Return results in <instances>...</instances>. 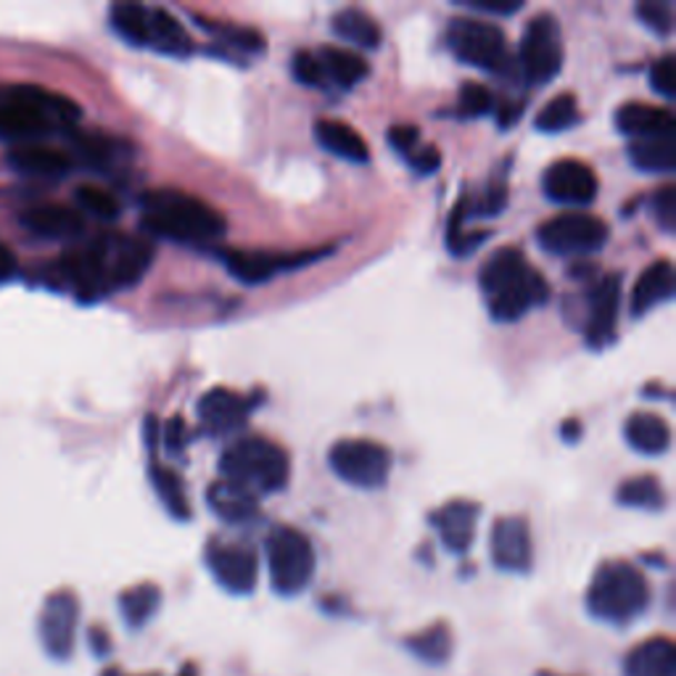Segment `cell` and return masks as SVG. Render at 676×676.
Instances as JSON below:
<instances>
[{
  "mask_svg": "<svg viewBox=\"0 0 676 676\" xmlns=\"http://www.w3.org/2000/svg\"><path fill=\"white\" fill-rule=\"evenodd\" d=\"M82 111L72 98L40 84H0V140L42 143L59 130H74Z\"/></svg>",
  "mask_w": 676,
  "mask_h": 676,
  "instance_id": "1",
  "label": "cell"
},
{
  "mask_svg": "<svg viewBox=\"0 0 676 676\" xmlns=\"http://www.w3.org/2000/svg\"><path fill=\"white\" fill-rule=\"evenodd\" d=\"M140 228L175 243H209L222 238L228 222L215 207L178 188L148 190L140 199Z\"/></svg>",
  "mask_w": 676,
  "mask_h": 676,
  "instance_id": "2",
  "label": "cell"
},
{
  "mask_svg": "<svg viewBox=\"0 0 676 676\" xmlns=\"http://www.w3.org/2000/svg\"><path fill=\"white\" fill-rule=\"evenodd\" d=\"M481 291L497 322H516L528 309L547 305L549 286L518 249H497L481 267Z\"/></svg>",
  "mask_w": 676,
  "mask_h": 676,
  "instance_id": "3",
  "label": "cell"
},
{
  "mask_svg": "<svg viewBox=\"0 0 676 676\" xmlns=\"http://www.w3.org/2000/svg\"><path fill=\"white\" fill-rule=\"evenodd\" d=\"M650 605V584L632 563L613 560L600 566L587 589V610L597 622L624 626Z\"/></svg>",
  "mask_w": 676,
  "mask_h": 676,
  "instance_id": "4",
  "label": "cell"
},
{
  "mask_svg": "<svg viewBox=\"0 0 676 676\" xmlns=\"http://www.w3.org/2000/svg\"><path fill=\"white\" fill-rule=\"evenodd\" d=\"M220 474L232 484H241L251 495H272L288 484L291 460L286 449L262 436H246L228 447L220 457Z\"/></svg>",
  "mask_w": 676,
  "mask_h": 676,
  "instance_id": "5",
  "label": "cell"
},
{
  "mask_svg": "<svg viewBox=\"0 0 676 676\" xmlns=\"http://www.w3.org/2000/svg\"><path fill=\"white\" fill-rule=\"evenodd\" d=\"M265 549L272 589L284 597L305 592L315 574V549L307 534L291 526H278L267 537Z\"/></svg>",
  "mask_w": 676,
  "mask_h": 676,
  "instance_id": "6",
  "label": "cell"
},
{
  "mask_svg": "<svg viewBox=\"0 0 676 676\" xmlns=\"http://www.w3.org/2000/svg\"><path fill=\"white\" fill-rule=\"evenodd\" d=\"M111 246H115V232H101V236L69 249L59 259V278L80 299L90 301L111 294Z\"/></svg>",
  "mask_w": 676,
  "mask_h": 676,
  "instance_id": "7",
  "label": "cell"
},
{
  "mask_svg": "<svg viewBox=\"0 0 676 676\" xmlns=\"http://www.w3.org/2000/svg\"><path fill=\"white\" fill-rule=\"evenodd\" d=\"M608 225L592 211H563L537 230L539 246L555 257H589L608 243Z\"/></svg>",
  "mask_w": 676,
  "mask_h": 676,
  "instance_id": "8",
  "label": "cell"
},
{
  "mask_svg": "<svg viewBox=\"0 0 676 676\" xmlns=\"http://www.w3.org/2000/svg\"><path fill=\"white\" fill-rule=\"evenodd\" d=\"M330 470L357 489H378L391 470V455L384 444L370 439L336 441L328 453Z\"/></svg>",
  "mask_w": 676,
  "mask_h": 676,
  "instance_id": "9",
  "label": "cell"
},
{
  "mask_svg": "<svg viewBox=\"0 0 676 676\" xmlns=\"http://www.w3.org/2000/svg\"><path fill=\"white\" fill-rule=\"evenodd\" d=\"M563 69V34L553 13H537L520 38V72L526 82L547 84Z\"/></svg>",
  "mask_w": 676,
  "mask_h": 676,
  "instance_id": "10",
  "label": "cell"
},
{
  "mask_svg": "<svg viewBox=\"0 0 676 676\" xmlns=\"http://www.w3.org/2000/svg\"><path fill=\"white\" fill-rule=\"evenodd\" d=\"M447 46L463 63H470L476 69H489L497 72L507 63V42L505 32L497 24L474 17H457L449 21Z\"/></svg>",
  "mask_w": 676,
  "mask_h": 676,
  "instance_id": "11",
  "label": "cell"
},
{
  "mask_svg": "<svg viewBox=\"0 0 676 676\" xmlns=\"http://www.w3.org/2000/svg\"><path fill=\"white\" fill-rule=\"evenodd\" d=\"M541 188L549 201L560 203L568 209H584L597 199V182L595 169L584 165L579 159H560L547 167L545 178H541Z\"/></svg>",
  "mask_w": 676,
  "mask_h": 676,
  "instance_id": "12",
  "label": "cell"
},
{
  "mask_svg": "<svg viewBox=\"0 0 676 676\" xmlns=\"http://www.w3.org/2000/svg\"><path fill=\"white\" fill-rule=\"evenodd\" d=\"M77 622H80V603L72 592H53L40 613V639L46 653L56 660H67L72 655Z\"/></svg>",
  "mask_w": 676,
  "mask_h": 676,
  "instance_id": "13",
  "label": "cell"
},
{
  "mask_svg": "<svg viewBox=\"0 0 676 676\" xmlns=\"http://www.w3.org/2000/svg\"><path fill=\"white\" fill-rule=\"evenodd\" d=\"M326 257V251H299V254H265V251H225L222 262L230 275L246 286H259L275 278L278 272L296 270L315 259Z\"/></svg>",
  "mask_w": 676,
  "mask_h": 676,
  "instance_id": "14",
  "label": "cell"
},
{
  "mask_svg": "<svg viewBox=\"0 0 676 676\" xmlns=\"http://www.w3.org/2000/svg\"><path fill=\"white\" fill-rule=\"evenodd\" d=\"M207 566L217 584L232 595H249L257 587L259 560L257 553L249 547L211 541L207 547Z\"/></svg>",
  "mask_w": 676,
  "mask_h": 676,
  "instance_id": "15",
  "label": "cell"
},
{
  "mask_svg": "<svg viewBox=\"0 0 676 676\" xmlns=\"http://www.w3.org/2000/svg\"><path fill=\"white\" fill-rule=\"evenodd\" d=\"M491 560H495L499 570H510V574H526V570H531V528H528L524 518H497L495 528H491Z\"/></svg>",
  "mask_w": 676,
  "mask_h": 676,
  "instance_id": "16",
  "label": "cell"
},
{
  "mask_svg": "<svg viewBox=\"0 0 676 676\" xmlns=\"http://www.w3.org/2000/svg\"><path fill=\"white\" fill-rule=\"evenodd\" d=\"M618 309H622V278L605 275L592 288L589 312H587V344L592 349H603L616 338Z\"/></svg>",
  "mask_w": 676,
  "mask_h": 676,
  "instance_id": "17",
  "label": "cell"
},
{
  "mask_svg": "<svg viewBox=\"0 0 676 676\" xmlns=\"http://www.w3.org/2000/svg\"><path fill=\"white\" fill-rule=\"evenodd\" d=\"M21 228L46 241H72L84 232V217L67 203H34L19 215Z\"/></svg>",
  "mask_w": 676,
  "mask_h": 676,
  "instance_id": "18",
  "label": "cell"
},
{
  "mask_svg": "<svg viewBox=\"0 0 676 676\" xmlns=\"http://www.w3.org/2000/svg\"><path fill=\"white\" fill-rule=\"evenodd\" d=\"M153 262V246L143 236H117L111 246V272L109 286L111 291L132 288L148 272Z\"/></svg>",
  "mask_w": 676,
  "mask_h": 676,
  "instance_id": "19",
  "label": "cell"
},
{
  "mask_svg": "<svg viewBox=\"0 0 676 676\" xmlns=\"http://www.w3.org/2000/svg\"><path fill=\"white\" fill-rule=\"evenodd\" d=\"M6 161H9L13 172L27 175V178H42V180L63 178V175H69L74 169V159L69 157V151H61V148L46 143L13 146Z\"/></svg>",
  "mask_w": 676,
  "mask_h": 676,
  "instance_id": "20",
  "label": "cell"
},
{
  "mask_svg": "<svg viewBox=\"0 0 676 676\" xmlns=\"http://www.w3.org/2000/svg\"><path fill=\"white\" fill-rule=\"evenodd\" d=\"M249 401L230 389H211L199 399V420L207 434L222 436L243 426Z\"/></svg>",
  "mask_w": 676,
  "mask_h": 676,
  "instance_id": "21",
  "label": "cell"
},
{
  "mask_svg": "<svg viewBox=\"0 0 676 676\" xmlns=\"http://www.w3.org/2000/svg\"><path fill=\"white\" fill-rule=\"evenodd\" d=\"M476 524H478V505L468 503V499L447 503L434 516V526L439 528L444 547L455 555L468 553L470 545H474Z\"/></svg>",
  "mask_w": 676,
  "mask_h": 676,
  "instance_id": "22",
  "label": "cell"
},
{
  "mask_svg": "<svg viewBox=\"0 0 676 676\" xmlns=\"http://www.w3.org/2000/svg\"><path fill=\"white\" fill-rule=\"evenodd\" d=\"M616 127L618 132H624L632 140H645V138H664L674 136L676 119L664 106H650V103H624L616 111Z\"/></svg>",
  "mask_w": 676,
  "mask_h": 676,
  "instance_id": "23",
  "label": "cell"
},
{
  "mask_svg": "<svg viewBox=\"0 0 676 676\" xmlns=\"http://www.w3.org/2000/svg\"><path fill=\"white\" fill-rule=\"evenodd\" d=\"M624 676H676V645L668 637L645 639L626 655Z\"/></svg>",
  "mask_w": 676,
  "mask_h": 676,
  "instance_id": "24",
  "label": "cell"
},
{
  "mask_svg": "<svg viewBox=\"0 0 676 676\" xmlns=\"http://www.w3.org/2000/svg\"><path fill=\"white\" fill-rule=\"evenodd\" d=\"M672 294H674V267L668 259H658V262H653L643 275H639L637 286H634L629 301L632 315L645 317L650 309L672 299Z\"/></svg>",
  "mask_w": 676,
  "mask_h": 676,
  "instance_id": "25",
  "label": "cell"
},
{
  "mask_svg": "<svg viewBox=\"0 0 676 676\" xmlns=\"http://www.w3.org/2000/svg\"><path fill=\"white\" fill-rule=\"evenodd\" d=\"M315 138L328 153L351 161V165H365L370 159V148L365 143V138L341 119H320L315 125Z\"/></svg>",
  "mask_w": 676,
  "mask_h": 676,
  "instance_id": "26",
  "label": "cell"
},
{
  "mask_svg": "<svg viewBox=\"0 0 676 676\" xmlns=\"http://www.w3.org/2000/svg\"><path fill=\"white\" fill-rule=\"evenodd\" d=\"M69 143H72L69 157L93 169H111L127 157V146L103 132H82L74 127L69 130Z\"/></svg>",
  "mask_w": 676,
  "mask_h": 676,
  "instance_id": "27",
  "label": "cell"
},
{
  "mask_svg": "<svg viewBox=\"0 0 676 676\" xmlns=\"http://www.w3.org/2000/svg\"><path fill=\"white\" fill-rule=\"evenodd\" d=\"M207 503L225 524H246L259 513V497L243 489L241 484H232L228 478L215 481L207 491Z\"/></svg>",
  "mask_w": 676,
  "mask_h": 676,
  "instance_id": "28",
  "label": "cell"
},
{
  "mask_svg": "<svg viewBox=\"0 0 676 676\" xmlns=\"http://www.w3.org/2000/svg\"><path fill=\"white\" fill-rule=\"evenodd\" d=\"M624 436L626 444L634 453L655 457L664 455L672 444V428L668 422L655 412H634L624 422Z\"/></svg>",
  "mask_w": 676,
  "mask_h": 676,
  "instance_id": "29",
  "label": "cell"
},
{
  "mask_svg": "<svg viewBox=\"0 0 676 676\" xmlns=\"http://www.w3.org/2000/svg\"><path fill=\"white\" fill-rule=\"evenodd\" d=\"M148 21H151L148 48H157L159 53L175 56V59H186L193 53V40L178 17H172L167 9H148Z\"/></svg>",
  "mask_w": 676,
  "mask_h": 676,
  "instance_id": "30",
  "label": "cell"
},
{
  "mask_svg": "<svg viewBox=\"0 0 676 676\" xmlns=\"http://www.w3.org/2000/svg\"><path fill=\"white\" fill-rule=\"evenodd\" d=\"M317 61H320L322 74H326V82H336L341 88H355L370 74L368 61L362 59L357 51L341 46H322L320 53H315Z\"/></svg>",
  "mask_w": 676,
  "mask_h": 676,
  "instance_id": "31",
  "label": "cell"
},
{
  "mask_svg": "<svg viewBox=\"0 0 676 676\" xmlns=\"http://www.w3.org/2000/svg\"><path fill=\"white\" fill-rule=\"evenodd\" d=\"M330 27H334L338 38L351 42L355 48H365V51H376L380 46V38H384L378 21L362 9H341L334 13Z\"/></svg>",
  "mask_w": 676,
  "mask_h": 676,
  "instance_id": "32",
  "label": "cell"
},
{
  "mask_svg": "<svg viewBox=\"0 0 676 676\" xmlns=\"http://www.w3.org/2000/svg\"><path fill=\"white\" fill-rule=\"evenodd\" d=\"M629 161L637 169H643V172H653V175L674 172L676 169L674 136L632 140Z\"/></svg>",
  "mask_w": 676,
  "mask_h": 676,
  "instance_id": "33",
  "label": "cell"
},
{
  "mask_svg": "<svg viewBox=\"0 0 676 676\" xmlns=\"http://www.w3.org/2000/svg\"><path fill=\"white\" fill-rule=\"evenodd\" d=\"M405 647L422 664L444 666L449 660V655H453V632H449L447 624L439 622L407 637Z\"/></svg>",
  "mask_w": 676,
  "mask_h": 676,
  "instance_id": "34",
  "label": "cell"
},
{
  "mask_svg": "<svg viewBox=\"0 0 676 676\" xmlns=\"http://www.w3.org/2000/svg\"><path fill=\"white\" fill-rule=\"evenodd\" d=\"M161 605V589L157 584H138V587L127 589L122 597H119V610H122V618L132 629H140L157 616Z\"/></svg>",
  "mask_w": 676,
  "mask_h": 676,
  "instance_id": "35",
  "label": "cell"
},
{
  "mask_svg": "<svg viewBox=\"0 0 676 676\" xmlns=\"http://www.w3.org/2000/svg\"><path fill=\"white\" fill-rule=\"evenodd\" d=\"M151 484L157 489V497L161 499V505L167 507V513L178 520L190 518V505L186 497V486H182V478L175 474L172 468H165L157 460L151 463Z\"/></svg>",
  "mask_w": 676,
  "mask_h": 676,
  "instance_id": "36",
  "label": "cell"
},
{
  "mask_svg": "<svg viewBox=\"0 0 676 676\" xmlns=\"http://www.w3.org/2000/svg\"><path fill=\"white\" fill-rule=\"evenodd\" d=\"M111 27L115 32L130 46H148V32H151V21H148V9L140 3H117L111 6Z\"/></svg>",
  "mask_w": 676,
  "mask_h": 676,
  "instance_id": "37",
  "label": "cell"
},
{
  "mask_svg": "<svg viewBox=\"0 0 676 676\" xmlns=\"http://www.w3.org/2000/svg\"><path fill=\"white\" fill-rule=\"evenodd\" d=\"M618 503L626 507H639V510H660L666 505L664 486L653 476L629 478L618 489Z\"/></svg>",
  "mask_w": 676,
  "mask_h": 676,
  "instance_id": "38",
  "label": "cell"
},
{
  "mask_svg": "<svg viewBox=\"0 0 676 676\" xmlns=\"http://www.w3.org/2000/svg\"><path fill=\"white\" fill-rule=\"evenodd\" d=\"M74 201L77 211H84V215L96 217L101 222H115L119 215H122V207H119L117 196L111 190L98 188V186H80L74 190Z\"/></svg>",
  "mask_w": 676,
  "mask_h": 676,
  "instance_id": "39",
  "label": "cell"
},
{
  "mask_svg": "<svg viewBox=\"0 0 676 676\" xmlns=\"http://www.w3.org/2000/svg\"><path fill=\"white\" fill-rule=\"evenodd\" d=\"M579 122V103H576L574 93H560L549 101L545 109L539 111L534 125L541 132H563L568 127H574Z\"/></svg>",
  "mask_w": 676,
  "mask_h": 676,
  "instance_id": "40",
  "label": "cell"
},
{
  "mask_svg": "<svg viewBox=\"0 0 676 676\" xmlns=\"http://www.w3.org/2000/svg\"><path fill=\"white\" fill-rule=\"evenodd\" d=\"M199 24L203 30L217 34V40L225 42V46L236 48V51L243 53H262L265 51V38L257 30H251V27H241V24H215V21H207L201 17Z\"/></svg>",
  "mask_w": 676,
  "mask_h": 676,
  "instance_id": "41",
  "label": "cell"
},
{
  "mask_svg": "<svg viewBox=\"0 0 676 676\" xmlns=\"http://www.w3.org/2000/svg\"><path fill=\"white\" fill-rule=\"evenodd\" d=\"M495 109V96L481 82H465L457 96V117L463 119H478L486 117Z\"/></svg>",
  "mask_w": 676,
  "mask_h": 676,
  "instance_id": "42",
  "label": "cell"
},
{
  "mask_svg": "<svg viewBox=\"0 0 676 676\" xmlns=\"http://www.w3.org/2000/svg\"><path fill=\"white\" fill-rule=\"evenodd\" d=\"M637 17L647 27V30H653L655 34H668L674 27L672 6L660 3V0H645V3H639Z\"/></svg>",
  "mask_w": 676,
  "mask_h": 676,
  "instance_id": "43",
  "label": "cell"
},
{
  "mask_svg": "<svg viewBox=\"0 0 676 676\" xmlns=\"http://www.w3.org/2000/svg\"><path fill=\"white\" fill-rule=\"evenodd\" d=\"M650 88L660 98H666V101H674L676 98V63L672 53L660 56L650 67Z\"/></svg>",
  "mask_w": 676,
  "mask_h": 676,
  "instance_id": "44",
  "label": "cell"
},
{
  "mask_svg": "<svg viewBox=\"0 0 676 676\" xmlns=\"http://www.w3.org/2000/svg\"><path fill=\"white\" fill-rule=\"evenodd\" d=\"M291 72L296 80L307 84V88H322V84H326V74H322L320 61H317V56L309 51H299L294 56Z\"/></svg>",
  "mask_w": 676,
  "mask_h": 676,
  "instance_id": "45",
  "label": "cell"
},
{
  "mask_svg": "<svg viewBox=\"0 0 676 676\" xmlns=\"http://www.w3.org/2000/svg\"><path fill=\"white\" fill-rule=\"evenodd\" d=\"M653 217L666 232H674V228H676V188L674 186H664L658 193H655Z\"/></svg>",
  "mask_w": 676,
  "mask_h": 676,
  "instance_id": "46",
  "label": "cell"
},
{
  "mask_svg": "<svg viewBox=\"0 0 676 676\" xmlns=\"http://www.w3.org/2000/svg\"><path fill=\"white\" fill-rule=\"evenodd\" d=\"M407 165H410L418 175H434L436 169L441 167V153L439 148L431 143H420L418 148H412L410 153H407Z\"/></svg>",
  "mask_w": 676,
  "mask_h": 676,
  "instance_id": "47",
  "label": "cell"
},
{
  "mask_svg": "<svg viewBox=\"0 0 676 676\" xmlns=\"http://www.w3.org/2000/svg\"><path fill=\"white\" fill-rule=\"evenodd\" d=\"M389 143L401 157L412 151V148L420 146V132L415 125H394L389 130Z\"/></svg>",
  "mask_w": 676,
  "mask_h": 676,
  "instance_id": "48",
  "label": "cell"
},
{
  "mask_svg": "<svg viewBox=\"0 0 676 676\" xmlns=\"http://www.w3.org/2000/svg\"><path fill=\"white\" fill-rule=\"evenodd\" d=\"M470 11H478V13H491V17H513V13H518L520 9H524V3L520 0H503V3H495V0H468Z\"/></svg>",
  "mask_w": 676,
  "mask_h": 676,
  "instance_id": "49",
  "label": "cell"
},
{
  "mask_svg": "<svg viewBox=\"0 0 676 676\" xmlns=\"http://www.w3.org/2000/svg\"><path fill=\"white\" fill-rule=\"evenodd\" d=\"M188 431H186V422H182L180 415H175L172 420H167L165 426V447L169 455H180L182 447H186Z\"/></svg>",
  "mask_w": 676,
  "mask_h": 676,
  "instance_id": "50",
  "label": "cell"
},
{
  "mask_svg": "<svg viewBox=\"0 0 676 676\" xmlns=\"http://www.w3.org/2000/svg\"><path fill=\"white\" fill-rule=\"evenodd\" d=\"M505 203H507V190L503 186H491L484 193V201L478 203V215L495 217V215H499V211L505 209Z\"/></svg>",
  "mask_w": 676,
  "mask_h": 676,
  "instance_id": "51",
  "label": "cell"
},
{
  "mask_svg": "<svg viewBox=\"0 0 676 676\" xmlns=\"http://www.w3.org/2000/svg\"><path fill=\"white\" fill-rule=\"evenodd\" d=\"M17 270H19L17 254H13L6 243H0V284H9L11 278H17Z\"/></svg>",
  "mask_w": 676,
  "mask_h": 676,
  "instance_id": "52",
  "label": "cell"
},
{
  "mask_svg": "<svg viewBox=\"0 0 676 676\" xmlns=\"http://www.w3.org/2000/svg\"><path fill=\"white\" fill-rule=\"evenodd\" d=\"M520 109H524V106H520V103H503V106H499V125L510 127L518 119Z\"/></svg>",
  "mask_w": 676,
  "mask_h": 676,
  "instance_id": "53",
  "label": "cell"
},
{
  "mask_svg": "<svg viewBox=\"0 0 676 676\" xmlns=\"http://www.w3.org/2000/svg\"><path fill=\"white\" fill-rule=\"evenodd\" d=\"M90 643H93V650H96L98 655H106V653H109V637H106V634H103L101 629H93V632H90Z\"/></svg>",
  "mask_w": 676,
  "mask_h": 676,
  "instance_id": "54",
  "label": "cell"
},
{
  "mask_svg": "<svg viewBox=\"0 0 676 676\" xmlns=\"http://www.w3.org/2000/svg\"><path fill=\"white\" fill-rule=\"evenodd\" d=\"M178 676H199V668H196V664H186Z\"/></svg>",
  "mask_w": 676,
  "mask_h": 676,
  "instance_id": "55",
  "label": "cell"
},
{
  "mask_svg": "<svg viewBox=\"0 0 676 676\" xmlns=\"http://www.w3.org/2000/svg\"><path fill=\"white\" fill-rule=\"evenodd\" d=\"M539 676H558V674H549V672H545V674H539Z\"/></svg>",
  "mask_w": 676,
  "mask_h": 676,
  "instance_id": "56",
  "label": "cell"
}]
</instances>
